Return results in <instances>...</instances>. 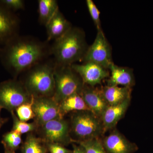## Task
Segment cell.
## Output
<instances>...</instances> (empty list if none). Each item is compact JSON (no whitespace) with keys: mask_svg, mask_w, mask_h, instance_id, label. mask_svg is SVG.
<instances>
[{"mask_svg":"<svg viewBox=\"0 0 153 153\" xmlns=\"http://www.w3.org/2000/svg\"><path fill=\"white\" fill-rule=\"evenodd\" d=\"M102 138L83 141H74L72 143L82 146L85 153H108L102 142Z\"/></svg>","mask_w":153,"mask_h":153,"instance_id":"cell-23","label":"cell"},{"mask_svg":"<svg viewBox=\"0 0 153 153\" xmlns=\"http://www.w3.org/2000/svg\"><path fill=\"white\" fill-rule=\"evenodd\" d=\"M101 140L108 153H134L138 150L135 143L130 141L116 128Z\"/></svg>","mask_w":153,"mask_h":153,"instance_id":"cell-11","label":"cell"},{"mask_svg":"<svg viewBox=\"0 0 153 153\" xmlns=\"http://www.w3.org/2000/svg\"><path fill=\"white\" fill-rule=\"evenodd\" d=\"M88 47L84 31L72 27L65 35L55 41L51 54L54 56L55 64L70 66L82 61Z\"/></svg>","mask_w":153,"mask_h":153,"instance_id":"cell-2","label":"cell"},{"mask_svg":"<svg viewBox=\"0 0 153 153\" xmlns=\"http://www.w3.org/2000/svg\"><path fill=\"white\" fill-rule=\"evenodd\" d=\"M13 120V127L12 130L14 131L22 134L30 133L36 132L38 126L35 122L32 123L27 122L20 120L17 117L15 112H11Z\"/></svg>","mask_w":153,"mask_h":153,"instance_id":"cell-21","label":"cell"},{"mask_svg":"<svg viewBox=\"0 0 153 153\" xmlns=\"http://www.w3.org/2000/svg\"><path fill=\"white\" fill-rule=\"evenodd\" d=\"M2 108L0 106V128H1L2 126L5 123H6L8 119L7 118H3L1 117V109Z\"/></svg>","mask_w":153,"mask_h":153,"instance_id":"cell-29","label":"cell"},{"mask_svg":"<svg viewBox=\"0 0 153 153\" xmlns=\"http://www.w3.org/2000/svg\"><path fill=\"white\" fill-rule=\"evenodd\" d=\"M110 75L106 85H117L132 88L135 85L133 69L112 64L109 68Z\"/></svg>","mask_w":153,"mask_h":153,"instance_id":"cell-15","label":"cell"},{"mask_svg":"<svg viewBox=\"0 0 153 153\" xmlns=\"http://www.w3.org/2000/svg\"><path fill=\"white\" fill-rule=\"evenodd\" d=\"M69 121L72 143L102 138L104 135L101 119L90 110L71 113Z\"/></svg>","mask_w":153,"mask_h":153,"instance_id":"cell-4","label":"cell"},{"mask_svg":"<svg viewBox=\"0 0 153 153\" xmlns=\"http://www.w3.org/2000/svg\"><path fill=\"white\" fill-rule=\"evenodd\" d=\"M4 149L5 153H15V151L7 149V148H4Z\"/></svg>","mask_w":153,"mask_h":153,"instance_id":"cell-30","label":"cell"},{"mask_svg":"<svg viewBox=\"0 0 153 153\" xmlns=\"http://www.w3.org/2000/svg\"><path fill=\"white\" fill-rule=\"evenodd\" d=\"M33 98L21 80L15 78L0 83V106L10 113Z\"/></svg>","mask_w":153,"mask_h":153,"instance_id":"cell-6","label":"cell"},{"mask_svg":"<svg viewBox=\"0 0 153 153\" xmlns=\"http://www.w3.org/2000/svg\"><path fill=\"white\" fill-rule=\"evenodd\" d=\"M86 4L88 12L96 27L97 31L102 30L100 19V12L98 8L92 0H86Z\"/></svg>","mask_w":153,"mask_h":153,"instance_id":"cell-25","label":"cell"},{"mask_svg":"<svg viewBox=\"0 0 153 153\" xmlns=\"http://www.w3.org/2000/svg\"><path fill=\"white\" fill-rule=\"evenodd\" d=\"M131 97L120 104L108 105L101 117L104 134L115 128L118 123L123 118L131 102Z\"/></svg>","mask_w":153,"mask_h":153,"instance_id":"cell-14","label":"cell"},{"mask_svg":"<svg viewBox=\"0 0 153 153\" xmlns=\"http://www.w3.org/2000/svg\"><path fill=\"white\" fill-rule=\"evenodd\" d=\"M33 97L30 102L22 105L16 110L17 117L20 120L27 122L34 119L35 116L33 109Z\"/></svg>","mask_w":153,"mask_h":153,"instance_id":"cell-24","label":"cell"},{"mask_svg":"<svg viewBox=\"0 0 153 153\" xmlns=\"http://www.w3.org/2000/svg\"><path fill=\"white\" fill-rule=\"evenodd\" d=\"M55 63H40L28 69L21 80L31 96L53 97L55 91Z\"/></svg>","mask_w":153,"mask_h":153,"instance_id":"cell-3","label":"cell"},{"mask_svg":"<svg viewBox=\"0 0 153 153\" xmlns=\"http://www.w3.org/2000/svg\"><path fill=\"white\" fill-rule=\"evenodd\" d=\"M54 77L55 91L53 97L59 104L70 96L80 94L84 85L81 77L71 66L55 64Z\"/></svg>","mask_w":153,"mask_h":153,"instance_id":"cell-5","label":"cell"},{"mask_svg":"<svg viewBox=\"0 0 153 153\" xmlns=\"http://www.w3.org/2000/svg\"><path fill=\"white\" fill-rule=\"evenodd\" d=\"M59 105L60 114L62 117H64V116L68 113L75 111L90 110L83 98L79 94L68 97L61 101Z\"/></svg>","mask_w":153,"mask_h":153,"instance_id":"cell-18","label":"cell"},{"mask_svg":"<svg viewBox=\"0 0 153 153\" xmlns=\"http://www.w3.org/2000/svg\"><path fill=\"white\" fill-rule=\"evenodd\" d=\"M38 137L47 143L67 146L72 143L69 120L64 118L49 121L38 127Z\"/></svg>","mask_w":153,"mask_h":153,"instance_id":"cell-7","label":"cell"},{"mask_svg":"<svg viewBox=\"0 0 153 153\" xmlns=\"http://www.w3.org/2000/svg\"><path fill=\"white\" fill-rule=\"evenodd\" d=\"M71 66L79 74L84 84L92 87L100 85L102 80L109 76V70L92 62L74 63Z\"/></svg>","mask_w":153,"mask_h":153,"instance_id":"cell-10","label":"cell"},{"mask_svg":"<svg viewBox=\"0 0 153 153\" xmlns=\"http://www.w3.org/2000/svg\"><path fill=\"white\" fill-rule=\"evenodd\" d=\"M51 53L47 44L30 37L19 35L0 48V60L15 77L40 63Z\"/></svg>","mask_w":153,"mask_h":153,"instance_id":"cell-1","label":"cell"},{"mask_svg":"<svg viewBox=\"0 0 153 153\" xmlns=\"http://www.w3.org/2000/svg\"><path fill=\"white\" fill-rule=\"evenodd\" d=\"M38 3L39 19L41 24L46 26L59 10L56 0H39Z\"/></svg>","mask_w":153,"mask_h":153,"instance_id":"cell-20","label":"cell"},{"mask_svg":"<svg viewBox=\"0 0 153 153\" xmlns=\"http://www.w3.org/2000/svg\"><path fill=\"white\" fill-rule=\"evenodd\" d=\"M80 95L91 111L101 119L108 105L102 94L100 88L84 84Z\"/></svg>","mask_w":153,"mask_h":153,"instance_id":"cell-13","label":"cell"},{"mask_svg":"<svg viewBox=\"0 0 153 153\" xmlns=\"http://www.w3.org/2000/svg\"><path fill=\"white\" fill-rule=\"evenodd\" d=\"M22 142V134L13 130L4 134L1 141L4 148L14 151L19 149Z\"/></svg>","mask_w":153,"mask_h":153,"instance_id":"cell-22","label":"cell"},{"mask_svg":"<svg viewBox=\"0 0 153 153\" xmlns=\"http://www.w3.org/2000/svg\"><path fill=\"white\" fill-rule=\"evenodd\" d=\"M33 107L34 121L38 127L49 121L64 118L60 114L59 103L53 97H33Z\"/></svg>","mask_w":153,"mask_h":153,"instance_id":"cell-9","label":"cell"},{"mask_svg":"<svg viewBox=\"0 0 153 153\" xmlns=\"http://www.w3.org/2000/svg\"><path fill=\"white\" fill-rule=\"evenodd\" d=\"M46 144L48 152L50 153H71L72 151L59 144L47 143Z\"/></svg>","mask_w":153,"mask_h":153,"instance_id":"cell-27","label":"cell"},{"mask_svg":"<svg viewBox=\"0 0 153 153\" xmlns=\"http://www.w3.org/2000/svg\"><path fill=\"white\" fill-rule=\"evenodd\" d=\"M73 143V150L71 153H85V150L82 146L74 143Z\"/></svg>","mask_w":153,"mask_h":153,"instance_id":"cell-28","label":"cell"},{"mask_svg":"<svg viewBox=\"0 0 153 153\" xmlns=\"http://www.w3.org/2000/svg\"><path fill=\"white\" fill-rule=\"evenodd\" d=\"M0 3L13 12L24 9L25 5V2L22 0H1Z\"/></svg>","mask_w":153,"mask_h":153,"instance_id":"cell-26","label":"cell"},{"mask_svg":"<svg viewBox=\"0 0 153 153\" xmlns=\"http://www.w3.org/2000/svg\"><path fill=\"white\" fill-rule=\"evenodd\" d=\"M19 20L13 12L0 3V48L19 35Z\"/></svg>","mask_w":153,"mask_h":153,"instance_id":"cell-12","label":"cell"},{"mask_svg":"<svg viewBox=\"0 0 153 153\" xmlns=\"http://www.w3.org/2000/svg\"><path fill=\"white\" fill-rule=\"evenodd\" d=\"M100 91L108 105L120 104L131 97L132 88L117 85H105L100 88Z\"/></svg>","mask_w":153,"mask_h":153,"instance_id":"cell-17","label":"cell"},{"mask_svg":"<svg viewBox=\"0 0 153 153\" xmlns=\"http://www.w3.org/2000/svg\"><path fill=\"white\" fill-rule=\"evenodd\" d=\"M82 62H92L108 70L113 64L111 47L102 30L97 31L95 40L88 47Z\"/></svg>","mask_w":153,"mask_h":153,"instance_id":"cell-8","label":"cell"},{"mask_svg":"<svg viewBox=\"0 0 153 153\" xmlns=\"http://www.w3.org/2000/svg\"><path fill=\"white\" fill-rule=\"evenodd\" d=\"M22 153H47L46 143L34 133L28 134L21 147Z\"/></svg>","mask_w":153,"mask_h":153,"instance_id":"cell-19","label":"cell"},{"mask_svg":"<svg viewBox=\"0 0 153 153\" xmlns=\"http://www.w3.org/2000/svg\"><path fill=\"white\" fill-rule=\"evenodd\" d=\"M47 29V41L60 38L71 29V23L65 18L59 10L45 26Z\"/></svg>","mask_w":153,"mask_h":153,"instance_id":"cell-16","label":"cell"}]
</instances>
